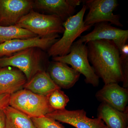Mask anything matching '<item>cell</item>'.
Here are the masks:
<instances>
[{"mask_svg":"<svg viewBox=\"0 0 128 128\" xmlns=\"http://www.w3.org/2000/svg\"><path fill=\"white\" fill-rule=\"evenodd\" d=\"M97 117L109 128H128V109L121 112L106 104L98 106Z\"/></svg>","mask_w":128,"mask_h":128,"instance_id":"16","label":"cell"},{"mask_svg":"<svg viewBox=\"0 0 128 128\" xmlns=\"http://www.w3.org/2000/svg\"><path fill=\"white\" fill-rule=\"evenodd\" d=\"M34 2L29 0H0L1 26L16 25L24 16L32 10Z\"/></svg>","mask_w":128,"mask_h":128,"instance_id":"10","label":"cell"},{"mask_svg":"<svg viewBox=\"0 0 128 128\" xmlns=\"http://www.w3.org/2000/svg\"><path fill=\"white\" fill-rule=\"evenodd\" d=\"M121 68L124 77V88L128 89V45L126 44L119 50Z\"/></svg>","mask_w":128,"mask_h":128,"instance_id":"21","label":"cell"},{"mask_svg":"<svg viewBox=\"0 0 128 128\" xmlns=\"http://www.w3.org/2000/svg\"><path fill=\"white\" fill-rule=\"evenodd\" d=\"M48 73L54 83L60 88L64 89L73 87L80 75V73L66 64L57 61L51 63Z\"/></svg>","mask_w":128,"mask_h":128,"instance_id":"14","label":"cell"},{"mask_svg":"<svg viewBox=\"0 0 128 128\" xmlns=\"http://www.w3.org/2000/svg\"><path fill=\"white\" fill-rule=\"evenodd\" d=\"M45 116L76 128H105L106 127L104 122L99 118H92L88 117L86 112L83 109L56 110Z\"/></svg>","mask_w":128,"mask_h":128,"instance_id":"9","label":"cell"},{"mask_svg":"<svg viewBox=\"0 0 128 128\" xmlns=\"http://www.w3.org/2000/svg\"><path fill=\"white\" fill-rule=\"evenodd\" d=\"M32 119L36 128H64L58 121L45 116Z\"/></svg>","mask_w":128,"mask_h":128,"instance_id":"22","label":"cell"},{"mask_svg":"<svg viewBox=\"0 0 128 128\" xmlns=\"http://www.w3.org/2000/svg\"><path fill=\"white\" fill-rule=\"evenodd\" d=\"M64 22L58 16L41 14L30 11L16 24L18 26L29 30L42 38H48L63 33Z\"/></svg>","mask_w":128,"mask_h":128,"instance_id":"3","label":"cell"},{"mask_svg":"<svg viewBox=\"0 0 128 128\" xmlns=\"http://www.w3.org/2000/svg\"><path fill=\"white\" fill-rule=\"evenodd\" d=\"M9 106L31 118L46 116L54 112L47 96L35 94L27 89H21L11 94Z\"/></svg>","mask_w":128,"mask_h":128,"instance_id":"4","label":"cell"},{"mask_svg":"<svg viewBox=\"0 0 128 128\" xmlns=\"http://www.w3.org/2000/svg\"><path fill=\"white\" fill-rule=\"evenodd\" d=\"M38 48L26 49L8 57L0 58V68L10 66L17 68L25 74L28 82L41 71L42 55Z\"/></svg>","mask_w":128,"mask_h":128,"instance_id":"6","label":"cell"},{"mask_svg":"<svg viewBox=\"0 0 128 128\" xmlns=\"http://www.w3.org/2000/svg\"><path fill=\"white\" fill-rule=\"evenodd\" d=\"M38 36L29 30L16 25H0V44L14 39H27Z\"/></svg>","mask_w":128,"mask_h":128,"instance_id":"19","label":"cell"},{"mask_svg":"<svg viewBox=\"0 0 128 128\" xmlns=\"http://www.w3.org/2000/svg\"><path fill=\"white\" fill-rule=\"evenodd\" d=\"M6 117L3 110L0 109V128H5Z\"/></svg>","mask_w":128,"mask_h":128,"instance_id":"24","label":"cell"},{"mask_svg":"<svg viewBox=\"0 0 128 128\" xmlns=\"http://www.w3.org/2000/svg\"></svg>","mask_w":128,"mask_h":128,"instance_id":"26","label":"cell"},{"mask_svg":"<svg viewBox=\"0 0 128 128\" xmlns=\"http://www.w3.org/2000/svg\"><path fill=\"white\" fill-rule=\"evenodd\" d=\"M4 110L6 117L5 128H36L32 118L9 106Z\"/></svg>","mask_w":128,"mask_h":128,"instance_id":"18","label":"cell"},{"mask_svg":"<svg viewBox=\"0 0 128 128\" xmlns=\"http://www.w3.org/2000/svg\"><path fill=\"white\" fill-rule=\"evenodd\" d=\"M24 87L35 94L44 96L60 89L51 79L48 73L43 70L37 73L26 83Z\"/></svg>","mask_w":128,"mask_h":128,"instance_id":"17","label":"cell"},{"mask_svg":"<svg viewBox=\"0 0 128 128\" xmlns=\"http://www.w3.org/2000/svg\"><path fill=\"white\" fill-rule=\"evenodd\" d=\"M10 94H0V109L4 110L9 106Z\"/></svg>","mask_w":128,"mask_h":128,"instance_id":"23","label":"cell"},{"mask_svg":"<svg viewBox=\"0 0 128 128\" xmlns=\"http://www.w3.org/2000/svg\"><path fill=\"white\" fill-rule=\"evenodd\" d=\"M105 128H108V126H106V127H105Z\"/></svg>","mask_w":128,"mask_h":128,"instance_id":"25","label":"cell"},{"mask_svg":"<svg viewBox=\"0 0 128 128\" xmlns=\"http://www.w3.org/2000/svg\"><path fill=\"white\" fill-rule=\"evenodd\" d=\"M81 0H36L34 2V7L41 9L55 15L63 22L73 16L76 6L82 2Z\"/></svg>","mask_w":128,"mask_h":128,"instance_id":"13","label":"cell"},{"mask_svg":"<svg viewBox=\"0 0 128 128\" xmlns=\"http://www.w3.org/2000/svg\"><path fill=\"white\" fill-rule=\"evenodd\" d=\"M87 9L86 6L83 5L80 11L63 22L64 30L63 36L48 50L50 57L53 58L67 55L70 52L76 40L92 27L86 26L84 23V15Z\"/></svg>","mask_w":128,"mask_h":128,"instance_id":"2","label":"cell"},{"mask_svg":"<svg viewBox=\"0 0 128 128\" xmlns=\"http://www.w3.org/2000/svg\"><path fill=\"white\" fill-rule=\"evenodd\" d=\"M27 80L18 69L6 66L0 68V94H12L22 89Z\"/></svg>","mask_w":128,"mask_h":128,"instance_id":"15","label":"cell"},{"mask_svg":"<svg viewBox=\"0 0 128 128\" xmlns=\"http://www.w3.org/2000/svg\"><path fill=\"white\" fill-rule=\"evenodd\" d=\"M47 97L49 104L54 111L65 109L70 101L68 97L60 89H56Z\"/></svg>","mask_w":128,"mask_h":128,"instance_id":"20","label":"cell"},{"mask_svg":"<svg viewBox=\"0 0 128 128\" xmlns=\"http://www.w3.org/2000/svg\"><path fill=\"white\" fill-rule=\"evenodd\" d=\"M94 25L95 27L92 32L81 36L76 42L86 44L90 41L94 40H110L115 44L119 50L127 44L128 30L114 27L108 22H100Z\"/></svg>","mask_w":128,"mask_h":128,"instance_id":"8","label":"cell"},{"mask_svg":"<svg viewBox=\"0 0 128 128\" xmlns=\"http://www.w3.org/2000/svg\"><path fill=\"white\" fill-rule=\"evenodd\" d=\"M84 4L89 12L84 19L86 26H92L97 24L108 22L117 26L122 27L119 15L113 12L118 6L116 0H87Z\"/></svg>","mask_w":128,"mask_h":128,"instance_id":"7","label":"cell"},{"mask_svg":"<svg viewBox=\"0 0 128 128\" xmlns=\"http://www.w3.org/2000/svg\"><path fill=\"white\" fill-rule=\"evenodd\" d=\"M52 58L54 61L71 66L72 68L85 76V81L87 84L95 87L99 85V77L95 73L88 60L86 44L76 41L72 44L70 52L67 55Z\"/></svg>","mask_w":128,"mask_h":128,"instance_id":"5","label":"cell"},{"mask_svg":"<svg viewBox=\"0 0 128 128\" xmlns=\"http://www.w3.org/2000/svg\"><path fill=\"white\" fill-rule=\"evenodd\" d=\"M59 35L50 38H42L38 36L27 39H14L0 44V57L13 55L16 53L32 48L44 50H48L59 39Z\"/></svg>","mask_w":128,"mask_h":128,"instance_id":"11","label":"cell"},{"mask_svg":"<svg viewBox=\"0 0 128 128\" xmlns=\"http://www.w3.org/2000/svg\"><path fill=\"white\" fill-rule=\"evenodd\" d=\"M96 97L102 103L106 104L121 112L128 108V89L121 87L118 83L104 85L96 92Z\"/></svg>","mask_w":128,"mask_h":128,"instance_id":"12","label":"cell"},{"mask_svg":"<svg viewBox=\"0 0 128 128\" xmlns=\"http://www.w3.org/2000/svg\"><path fill=\"white\" fill-rule=\"evenodd\" d=\"M89 63L105 84L123 82L119 49L110 40H101L86 44Z\"/></svg>","mask_w":128,"mask_h":128,"instance_id":"1","label":"cell"}]
</instances>
